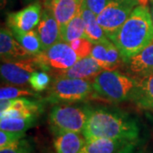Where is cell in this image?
<instances>
[{
  "label": "cell",
  "instance_id": "cell-27",
  "mask_svg": "<svg viewBox=\"0 0 153 153\" xmlns=\"http://www.w3.org/2000/svg\"><path fill=\"white\" fill-rule=\"evenodd\" d=\"M107 45L108 44H94L90 54L104 70L107 69Z\"/></svg>",
  "mask_w": 153,
  "mask_h": 153
},
{
  "label": "cell",
  "instance_id": "cell-23",
  "mask_svg": "<svg viewBox=\"0 0 153 153\" xmlns=\"http://www.w3.org/2000/svg\"><path fill=\"white\" fill-rule=\"evenodd\" d=\"M29 96H37L34 90H29L27 88L4 86L1 87L0 89V98L1 100H14L18 98H27Z\"/></svg>",
  "mask_w": 153,
  "mask_h": 153
},
{
  "label": "cell",
  "instance_id": "cell-25",
  "mask_svg": "<svg viewBox=\"0 0 153 153\" xmlns=\"http://www.w3.org/2000/svg\"><path fill=\"white\" fill-rule=\"evenodd\" d=\"M32 144L24 138L7 147L0 149V153H32Z\"/></svg>",
  "mask_w": 153,
  "mask_h": 153
},
{
  "label": "cell",
  "instance_id": "cell-28",
  "mask_svg": "<svg viewBox=\"0 0 153 153\" xmlns=\"http://www.w3.org/2000/svg\"><path fill=\"white\" fill-rule=\"evenodd\" d=\"M111 0H84L87 7L95 16H99Z\"/></svg>",
  "mask_w": 153,
  "mask_h": 153
},
{
  "label": "cell",
  "instance_id": "cell-22",
  "mask_svg": "<svg viewBox=\"0 0 153 153\" xmlns=\"http://www.w3.org/2000/svg\"><path fill=\"white\" fill-rule=\"evenodd\" d=\"M51 77L47 71L38 70L34 71L29 79V84L35 92H41L45 90L50 85Z\"/></svg>",
  "mask_w": 153,
  "mask_h": 153
},
{
  "label": "cell",
  "instance_id": "cell-3",
  "mask_svg": "<svg viewBox=\"0 0 153 153\" xmlns=\"http://www.w3.org/2000/svg\"><path fill=\"white\" fill-rule=\"evenodd\" d=\"M138 80L114 70H103L93 79L94 94L111 102L133 100Z\"/></svg>",
  "mask_w": 153,
  "mask_h": 153
},
{
  "label": "cell",
  "instance_id": "cell-2",
  "mask_svg": "<svg viewBox=\"0 0 153 153\" xmlns=\"http://www.w3.org/2000/svg\"><path fill=\"white\" fill-rule=\"evenodd\" d=\"M111 41L119 49L123 63L153 41V21L147 5H137Z\"/></svg>",
  "mask_w": 153,
  "mask_h": 153
},
{
  "label": "cell",
  "instance_id": "cell-8",
  "mask_svg": "<svg viewBox=\"0 0 153 153\" xmlns=\"http://www.w3.org/2000/svg\"><path fill=\"white\" fill-rule=\"evenodd\" d=\"M40 70L34 56L24 59L2 62L0 72L4 82L13 85H26L34 71Z\"/></svg>",
  "mask_w": 153,
  "mask_h": 153
},
{
  "label": "cell",
  "instance_id": "cell-11",
  "mask_svg": "<svg viewBox=\"0 0 153 153\" xmlns=\"http://www.w3.org/2000/svg\"><path fill=\"white\" fill-rule=\"evenodd\" d=\"M83 0H44V6L60 25V33L73 17L81 10Z\"/></svg>",
  "mask_w": 153,
  "mask_h": 153
},
{
  "label": "cell",
  "instance_id": "cell-32",
  "mask_svg": "<svg viewBox=\"0 0 153 153\" xmlns=\"http://www.w3.org/2000/svg\"><path fill=\"white\" fill-rule=\"evenodd\" d=\"M149 1H150V2H151V1H153V0H149Z\"/></svg>",
  "mask_w": 153,
  "mask_h": 153
},
{
  "label": "cell",
  "instance_id": "cell-6",
  "mask_svg": "<svg viewBox=\"0 0 153 153\" xmlns=\"http://www.w3.org/2000/svg\"><path fill=\"white\" fill-rule=\"evenodd\" d=\"M40 70L45 71H63L73 66L79 58L71 45L60 41L34 56Z\"/></svg>",
  "mask_w": 153,
  "mask_h": 153
},
{
  "label": "cell",
  "instance_id": "cell-18",
  "mask_svg": "<svg viewBox=\"0 0 153 153\" xmlns=\"http://www.w3.org/2000/svg\"><path fill=\"white\" fill-rule=\"evenodd\" d=\"M132 100L139 108L153 112V73L138 79L136 90Z\"/></svg>",
  "mask_w": 153,
  "mask_h": 153
},
{
  "label": "cell",
  "instance_id": "cell-14",
  "mask_svg": "<svg viewBox=\"0 0 153 153\" xmlns=\"http://www.w3.org/2000/svg\"><path fill=\"white\" fill-rule=\"evenodd\" d=\"M104 69L100 66L98 61L91 55L84 57L76 61V63L63 71H53L54 76L68 77V78H81L91 79L94 78Z\"/></svg>",
  "mask_w": 153,
  "mask_h": 153
},
{
  "label": "cell",
  "instance_id": "cell-5",
  "mask_svg": "<svg viewBox=\"0 0 153 153\" xmlns=\"http://www.w3.org/2000/svg\"><path fill=\"white\" fill-rule=\"evenodd\" d=\"M94 96L90 79L55 76L48 88L47 100L51 103H75Z\"/></svg>",
  "mask_w": 153,
  "mask_h": 153
},
{
  "label": "cell",
  "instance_id": "cell-21",
  "mask_svg": "<svg viewBox=\"0 0 153 153\" xmlns=\"http://www.w3.org/2000/svg\"><path fill=\"white\" fill-rule=\"evenodd\" d=\"M17 41L33 56L42 52V45L36 30H31L23 33H13Z\"/></svg>",
  "mask_w": 153,
  "mask_h": 153
},
{
  "label": "cell",
  "instance_id": "cell-30",
  "mask_svg": "<svg viewBox=\"0 0 153 153\" xmlns=\"http://www.w3.org/2000/svg\"><path fill=\"white\" fill-rule=\"evenodd\" d=\"M151 8H150V10H151V14H152V17L153 21V1H151Z\"/></svg>",
  "mask_w": 153,
  "mask_h": 153
},
{
  "label": "cell",
  "instance_id": "cell-13",
  "mask_svg": "<svg viewBox=\"0 0 153 153\" xmlns=\"http://www.w3.org/2000/svg\"><path fill=\"white\" fill-rule=\"evenodd\" d=\"M0 55L2 62L24 60L33 57L17 41L9 27H1Z\"/></svg>",
  "mask_w": 153,
  "mask_h": 153
},
{
  "label": "cell",
  "instance_id": "cell-19",
  "mask_svg": "<svg viewBox=\"0 0 153 153\" xmlns=\"http://www.w3.org/2000/svg\"><path fill=\"white\" fill-rule=\"evenodd\" d=\"M38 117H0V129L12 132H26L32 128Z\"/></svg>",
  "mask_w": 153,
  "mask_h": 153
},
{
  "label": "cell",
  "instance_id": "cell-29",
  "mask_svg": "<svg viewBox=\"0 0 153 153\" xmlns=\"http://www.w3.org/2000/svg\"><path fill=\"white\" fill-rule=\"evenodd\" d=\"M8 1H9V0H1V7H2V9H3L4 7H5L6 4L8 3Z\"/></svg>",
  "mask_w": 153,
  "mask_h": 153
},
{
  "label": "cell",
  "instance_id": "cell-7",
  "mask_svg": "<svg viewBox=\"0 0 153 153\" xmlns=\"http://www.w3.org/2000/svg\"><path fill=\"white\" fill-rule=\"evenodd\" d=\"M139 4V0H111L102 12L97 16L98 23L110 40Z\"/></svg>",
  "mask_w": 153,
  "mask_h": 153
},
{
  "label": "cell",
  "instance_id": "cell-31",
  "mask_svg": "<svg viewBox=\"0 0 153 153\" xmlns=\"http://www.w3.org/2000/svg\"><path fill=\"white\" fill-rule=\"evenodd\" d=\"M147 1L148 0H139V2H140V4H145V5H146V4H147Z\"/></svg>",
  "mask_w": 153,
  "mask_h": 153
},
{
  "label": "cell",
  "instance_id": "cell-16",
  "mask_svg": "<svg viewBox=\"0 0 153 153\" xmlns=\"http://www.w3.org/2000/svg\"><path fill=\"white\" fill-rule=\"evenodd\" d=\"M125 64L128 71L139 77L153 73V41Z\"/></svg>",
  "mask_w": 153,
  "mask_h": 153
},
{
  "label": "cell",
  "instance_id": "cell-17",
  "mask_svg": "<svg viewBox=\"0 0 153 153\" xmlns=\"http://www.w3.org/2000/svg\"><path fill=\"white\" fill-rule=\"evenodd\" d=\"M86 143L87 140L82 133H62L54 138L56 153H80Z\"/></svg>",
  "mask_w": 153,
  "mask_h": 153
},
{
  "label": "cell",
  "instance_id": "cell-9",
  "mask_svg": "<svg viewBox=\"0 0 153 153\" xmlns=\"http://www.w3.org/2000/svg\"><path fill=\"white\" fill-rule=\"evenodd\" d=\"M41 16V4L38 2H35L22 10L8 14L6 25L13 33H27L38 26Z\"/></svg>",
  "mask_w": 153,
  "mask_h": 153
},
{
  "label": "cell",
  "instance_id": "cell-12",
  "mask_svg": "<svg viewBox=\"0 0 153 153\" xmlns=\"http://www.w3.org/2000/svg\"><path fill=\"white\" fill-rule=\"evenodd\" d=\"M36 31L41 42L42 51L62 41L60 25L52 13L46 8L42 11L41 19L37 26Z\"/></svg>",
  "mask_w": 153,
  "mask_h": 153
},
{
  "label": "cell",
  "instance_id": "cell-15",
  "mask_svg": "<svg viewBox=\"0 0 153 153\" xmlns=\"http://www.w3.org/2000/svg\"><path fill=\"white\" fill-rule=\"evenodd\" d=\"M81 13L85 25V38L94 44H109L111 43L98 23L97 16L88 8L84 0L82 1Z\"/></svg>",
  "mask_w": 153,
  "mask_h": 153
},
{
  "label": "cell",
  "instance_id": "cell-10",
  "mask_svg": "<svg viewBox=\"0 0 153 153\" xmlns=\"http://www.w3.org/2000/svg\"><path fill=\"white\" fill-rule=\"evenodd\" d=\"M138 143L100 138L87 140L80 153H135Z\"/></svg>",
  "mask_w": 153,
  "mask_h": 153
},
{
  "label": "cell",
  "instance_id": "cell-26",
  "mask_svg": "<svg viewBox=\"0 0 153 153\" xmlns=\"http://www.w3.org/2000/svg\"><path fill=\"white\" fill-rule=\"evenodd\" d=\"M25 137V132H12L0 129V149L7 147Z\"/></svg>",
  "mask_w": 153,
  "mask_h": 153
},
{
  "label": "cell",
  "instance_id": "cell-24",
  "mask_svg": "<svg viewBox=\"0 0 153 153\" xmlns=\"http://www.w3.org/2000/svg\"><path fill=\"white\" fill-rule=\"evenodd\" d=\"M69 44L71 45V48L75 51V53L77 55V57L79 58V60L90 55L94 47L93 43L90 42L85 37L76 38L75 40L71 41Z\"/></svg>",
  "mask_w": 153,
  "mask_h": 153
},
{
  "label": "cell",
  "instance_id": "cell-20",
  "mask_svg": "<svg viewBox=\"0 0 153 153\" xmlns=\"http://www.w3.org/2000/svg\"><path fill=\"white\" fill-rule=\"evenodd\" d=\"M82 37H85V25L80 10L75 17L71 19L61 33V40L70 44L71 41Z\"/></svg>",
  "mask_w": 153,
  "mask_h": 153
},
{
  "label": "cell",
  "instance_id": "cell-4",
  "mask_svg": "<svg viewBox=\"0 0 153 153\" xmlns=\"http://www.w3.org/2000/svg\"><path fill=\"white\" fill-rule=\"evenodd\" d=\"M90 107L66 103L55 105L48 117L50 130L54 135L62 133H82L85 128Z\"/></svg>",
  "mask_w": 153,
  "mask_h": 153
},
{
  "label": "cell",
  "instance_id": "cell-1",
  "mask_svg": "<svg viewBox=\"0 0 153 153\" xmlns=\"http://www.w3.org/2000/svg\"><path fill=\"white\" fill-rule=\"evenodd\" d=\"M82 134L87 140L105 138L139 142L140 128L128 113L106 107L90 108Z\"/></svg>",
  "mask_w": 153,
  "mask_h": 153
}]
</instances>
